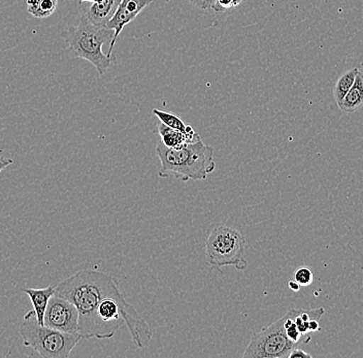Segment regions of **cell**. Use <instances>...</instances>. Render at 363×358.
<instances>
[{
	"label": "cell",
	"instance_id": "cell-1",
	"mask_svg": "<svg viewBox=\"0 0 363 358\" xmlns=\"http://www.w3.org/2000/svg\"><path fill=\"white\" fill-rule=\"evenodd\" d=\"M119 292L117 279L92 269L77 272L55 286V296L69 301L78 309L79 332L87 340H104L96 311L104 298Z\"/></svg>",
	"mask_w": 363,
	"mask_h": 358
},
{
	"label": "cell",
	"instance_id": "cell-2",
	"mask_svg": "<svg viewBox=\"0 0 363 358\" xmlns=\"http://www.w3.org/2000/svg\"><path fill=\"white\" fill-rule=\"evenodd\" d=\"M156 154L160 160V178L174 177L182 182L203 181L216 169L214 149L206 146L201 138L178 148H169L159 142Z\"/></svg>",
	"mask_w": 363,
	"mask_h": 358
},
{
	"label": "cell",
	"instance_id": "cell-3",
	"mask_svg": "<svg viewBox=\"0 0 363 358\" xmlns=\"http://www.w3.org/2000/svg\"><path fill=\"white\" fill-rule=\"evenodd\" d=\"M113 35V29L93 24L85 13L78 24L68 27L60 33L70 54L74 57L90 62L99 76H104L112 63V57L104 53L102 47L106 44L111 45Z\"/></svg>",
	"mask_w": 363,
	"mask_h": 358
},
{
	"label": "cell",
	"instance_id": "cell-4",
	"mask_svg": "<svg viewBox=\"0 0 363 358\" xmlns=\"http://www.w3.org/2000/svg\"><path fill=\"white\" fill-rule=\"evenodd\" d=\"M23 345L33 349L43 358H67L82 340L81 334H68L38 324L35 313L30 310L23 317L20 325Z\"/></svg>",
	"mask_w": 363,
	"mask_h": 358
},
{
	"label": "cell",
	"instance_id": "cell-5",
	"mask_svg": "<svg viewBox=\"0 0 363 358\" xmlns=\"http://www.w3.org/2000/svg\"><path fill=\"white\" fill-rule=\"evenodd\" d=\"M245 248L246 241L240 231L227 225L215 226L206 241V264L219 271L225 267L245 271L248 267Z\"/></svg>",
	"mask_w": 363,
	"mask_h": 358
},
{
	"label": "cell",
	"instance_id": "cell-6",
	"mask_svg": "<svg viewBox=\"0 0 363 358\" xmlns=\"http://www.w3.org/2000/svg\"><path fill=\"white\" fill-rule=\"evenodd\" d=\"M286 335L284 317L253 335L242 357L286 358L297 347Z\"/></svg>",
	"mask_w": 363,
	"mask_h": 358
},
{
	"label": "cell",
	"instance_id": "cell-7",
	"mask_svg": "<svg viewBox=\"0 0 363 358\" xmlns=\"http://www.w3.org/2000/svg\"><path fill=\"white\" fill-rule=\"evenodd\" d=\"M44 325L68 334H78V309L69 301L54 294L45 310Z\"/></svg>",
	"mask_w": 363,
	"mask_h": 358
},
{
	"label": "cell",
	"instance_id": "cell-8",
	"mask_svg": "<svg viewBox=\"0 0 363 358\" xmlns=\"http://www.w3.org/2000/svg\"><path fill=\"white\" fill-rule=\"evenodd\" d=\"M153 1L154 0H121L113 17L106 25V27L115 31L113 42L108 47V56H112L113 47L124 27L133 22Z\"/></svg>",
	"mask_w": 363,
	"mask_h": 358
},
{
	"label": "cell",
	"instance_id": "cell-9",
	"mask_svg": "<svg viewBox=\"0 0 363 358\" xmlns=\"http://www.w3.org/2000/svg\"><path fill=\"white\" fill-rule=\"evenodd\" d=\"M120 2L121 0H101L96 4H91L89 10L85 15L93 24L106 26L117 10Z\"/></svg>",
	"mask_w": 363,
	"mask_h": 358
},
{
	"label": "cell",
	"instance_id": "cell-10",
	"mask_svg": "<svg viewBox=\"0 0 363 358\" xmlns=\"http://www.w3.org/2000/svg\"><path fill=\"white\" fill-rule=\"evenodd\" d=\"M23 292L30 298L38 324L44 325L45 310L50 298L55 294V286H48L43 289H23Z\"/></svg>",
	"mask_w": 363,
	"mask_h": 358
},
{
	"label": "cell",
	"instance_id": "cell-11",
	"mask_svg": "<svg viewBox=\"0 0 363 358\" xmlns=\"http://www.w3.org/2000/svg\"><path fill=\"white\" fill-rule=\"evenodd\" d=\"M344 113H355L363 108V74L358 72L351 89L339 106Z\"/></svg>",
	"mask_w": 363,
	"mask_h": 358
},
{
	"label": "cell",
	"instance_id": "cell-12",
	"mask_svg": "<svg viewBox=\"0 0 363 358\" xmlns=\"http://www.w3.org/2000/svg\"><path fill=\"white\" fill-rule=\"evenodd\" d=\"M157 128L159 135H160V142H162L169 148H178V147L183 146L187 142H194L201 138L197 133L193 135H188L177 129L169 128L160 121L158 122Z\"/></svg>",
	"mask_w": 363,
	"mask_h": 358
},
{
	"label": "cell",
	"instance_id": "cell-13",
	"mask_svg": "<svg viewBox=\"0 0 363 358\" xmlns=\"http://www.w3.org/2000/svg\"><path fill=\"white\" fill-rule=\"evenodd\" d=\"M27 12L36 19H45L56 12L58 0H26Z\"/></svg>",
	"mask_w": 363,
	"mask_h": 358
},
{
	"label": "cell",
	"instance_id": "cell-14",
	"mask_svg": "<svg viewBox=\"0 0 363 358\" xmlns=\"http://www.w3.org/2000/svg\"><path fill=\"white\" fill-rule=\"evenodd\" d=\"M359 72L360 69H357V67L347 70L335 83V88H333V99H335L337 106H340L344 97L346 96L347 93L351 89L352 85L355 82L356 76H357Z\"/></svg>",
	"mask_w": 363,
	"mask_h": 358
},
{
	"label": "cell",
	"instance_id": "cell-15",
	"mask_svg": "<svg viewBox=\"0 0 363 358\" xmlns=\"http://www.w3.org/2000/svg\"><path fill=\"white\" fill-rule=\"evenodd\" d=\"M298 312V310H289L287 314L284 316V328H285L286 335L297 345H299V344H308L311 339H312V335L310 334L301 335L299 332L298 328H297L296 324L294 323L295 316H296Z\"/></svg>",
	"mask_w": 363,
	"mask_h": 358
},
{
	"label": "cell",
	"instance_id": "cell-16",
	"mask_svg": "<svg viewBox=\"0 0 363 358\" xmlns=\"http://www.w3.org/2000/svg\"><path fill=\"white\" fill-rule=\"evenodd\" d=\"M153 114L158 118L159 121L162 122L165 125L169 126L170 128L177 129V130L182 131V133H186L188 135H195L194 129L192 126L186 125L181 118L178 116L172 114V113L165 112V111L157 110L154 108Z\"/></svg>",
	"mask_w": 363,
	"mask_h": 358
},
{
	"label": "cell",
	"instance_id": "cell-17",
	"mask_svg": "<svg viewBox=\"0 0 363 358\" xmlns=\"http://www.w3.org/2000/svg\"><path fill=\"white\" fill-rule=\"evenodd\" d=\"M314 280L313 272L308 267H301L295 271L294 281L301 286H310Z\"/></svg>",
	"mask_w": 363,
	"mask_h": 358
},
{
	"label": "cell",
	"instance_id": "cell-18",
	"mask_svg": "<svg viewBox=\"0 0 363 358\" xmlns=\"http://www.w3.org/2000/svg\"><path fill=\"white\" fill-rule=\"evenodd\" d=\"M233 8H235V0H215L212 10L215 13H224Z\"/></svg>",
	"mask_w": 363,
	"mask_h": 358
},
{
	"label": "cell",
	"instance_id": "cell-19",
	"mask_svg": "<svg viewBox=\"0 0 363 358\" xmlns=\"http://www.w3.org/2000/svg\"><path fill=\"white\" fill-rule=\"evenodd\" d=\"M299 314H301V311L297 313L296 316H295L294 318V323L296 324L299 332H301V335L311 334L310 328H308V323H310V321L303 320V319H301V315Z\"/></svg>",
	"mask_w": 363,
	"mask_h": 358
},
{
	"label": "cell",
	"instance_id": "cell-20",
	"mask_svg": "<svg viewBox=\"0 0 363 358\" xmlns=\"http://www.w3.org/2000/svg\"><path fill=\"white\" fill-rule=\"evenodd\" d=\"M189 1L199 10L208 11L212 9L215 0H189Z\"/></svg>",
	"mask_w": 363,
	"mask_h": 358
},
{
	"label": "cell",
	"instance_id": "cell-21",
	"mask_svg": "<svg viewBox=\"0 0 363 358\" xmlns=\"http://www.w3.org/2000/svg\"><path fill=\"white\" fill-rule=\"evenodd\" d=\"M297 357H306V358H312V355L310 353L306 352V351L301 350V349L297 348L295 347L294 350L290 352L289 357L288 358H297Z\"/></svg>",
	"mask_w": 363,
	"mask_h": 358
},
{
	"label": "cell",
	"instance_id": "cell-22",
	"mask_svg": "<svg viewBox=\"0 0 363 358\" xmlns=\"http://www.w3.org/2000/svg\"><path fill=\"white\" fill-rule=\"evenodd\" d=\"M13 160H11V158L4 157V156H0V173L6 167H10V165L13 164Z\"/></svg>",
	"mask_w": 363,
	"mask_h": 358
},
{
	"label": "cell",
	"instance_id": "cell-23",
	"mask_svg": "<svg viewBox=\"0 0 363 358\" xmlns=\"http://www.w3.org/2000/svg\"><path fill=\"white\" fill-rule=\"evenodd\" d=\"M308 328H310V332L321 330V328H320L319 325V320H318V319H311L310 323H308Z\"/></svg>",
	"mask_w": 363,
	"mask_h": 358
},
{
	"label": "cell",
	"instance_id": "cell-24",
	"mask_svg": "<svg viewBox=\"0 0 363 358\" xmlns=\"http://www.w3.org/2000/svg\"><path fill=\"white\" fill-rule=\"evenodd\" d=\"M288 285H289V289L294 290V292L299 291V289H301V287L296 281H289Z\"/></svg>",
	"mask_w": 363,
	"mask_h": 358
},
{
	"label": "cell",
	"instance_id": "cell-25",
	"mask_svg": "<svg viewBox=\"0 0 363 358\" xmlns=\"http://www.w3.org/2000/svg\"><path fill=\"white\" fill-rule=\"evenodd\" d=\"M101 0H79V4H84V2H91V4H96V2H99Z\"/></svg>",
	"mask_w": 363,
	"mask_h": 358
},
{
	"label": "cell",
	"instance_id": "cell-26",
	"mask_svg": "<svg viewBox=\"0 0 363 358\" xmlns=\"http://www.w3.org/2000/svg\"><path fill=\"white\" fill-rule=\"evenodd\" d=\"M242 1H244V0H235V6H240V4H242Z\"/></svg>",
	"mask_w": 363,
	"mask_h": 358
}]
</instances>
